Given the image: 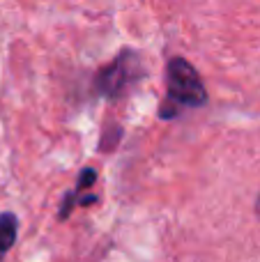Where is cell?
I'll use <instances>...</instances> for the list:
<instances>
[{
  "label": "cell",
  "instance_id": "2",
  "mask_svg": "<svg viewBox=\"0 0 260 262\" xmlns=\"http://www.w3.org/2000/svg\"><path fill=\"white\" fill-rule=\"evenodd\" d=\"M136 69H141L138 58L134 53H122L111 67H106L99 74V92H104L106 97H118L129 88V83H134V74Z\"/></svg>",
  "mask_w": 260,
  "mask_h": 262
},
{
  "label": "cell",
  "instance_id": "4",
  "mask_svg": "<svg viewBox=\"0 0 260 262\" xmlns=\"http://www.w3.org/2000/svg\"><path fill=\"white\" fill-rule=\"evenodd\" d=\"M256 214H258V219H260V195H258V200H256Z\"/></svg>",
  "mask_w": 260,
  "mask_h": 262
},
{
  "label": "cell",
  "instance_id": "1",
  "mask_svg": "<svg viewBox=\"0 0 260 262\" xmlns=\"http://www.w3.org/2000/svg\"><path fill=\"white\" fill-rule=\"evenodd\" d=\"M166 81H168V97L170 101H178L182 106H203L207 101V92L203 85L198 72L191 62L184 58H173L166 69Z\"/></svg>",
  "mask_w": 260,
  "mask_h": 262
},
{
  "label": "cell",
  "instance_id": "3",
  "mask_svg": "<svg viewBox=\"0 0 260 262\" xmlns=\"http://www.w3.org/2000/svg\"><path fill=\"white\" fill-rule=\"evenodd\" d=\"M16 230H18L16 216L14 214H0V262H3L5 253L16 242Z\"/></svg>",
  "mask_w": 260,
  "mask_h": 262
}]
</instances>
